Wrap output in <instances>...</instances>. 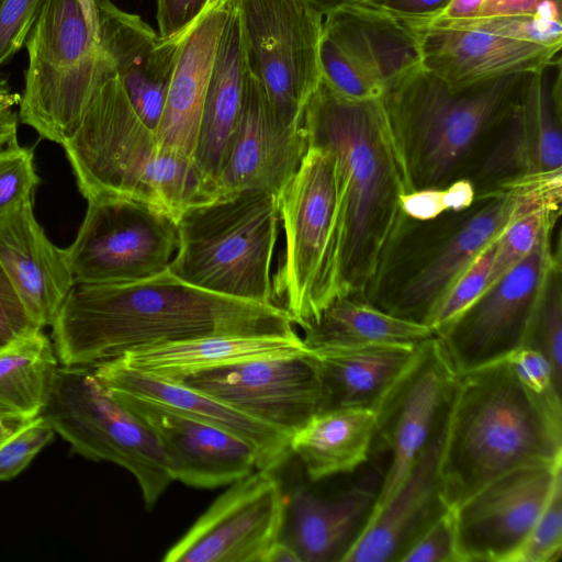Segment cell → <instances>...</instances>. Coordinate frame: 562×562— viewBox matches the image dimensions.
I'll use <instances>...</instances> for the list:
<instances>
[{
  "label": "cell",
  "mask_w": 562,
  "mask_h": 562,
  "mask_svg": "<svg viewBox=\"0 0 562 562\" xmlns=\"http://www.w3.org/2000/svg\"><path fill=\"white\" fill-rule=\"evenodd\" d=\"M52 327L56 356L68 367L193 337L296 333L283 307L199 289L168 268L136 281L76 282Z\"/></svg>",
  "instance_id": "6da1fadb"
},
{
  "label": "cell",
  "mask_w": 562,
  "mask_h": 562,
  "mask_svg": "<svg viewBox=\"0 0 562 562\" xmlns=\"http://www.w3.org/2000/svg\"><path fill=\"white\" fill-rule=\"evenodd\" d=\"M308 144L336 158L344 296L366 300L403 223L407 192L381 98L350 100L322 78L303 116Z\"/></svg>",
  "instance_id": "7a4b0ae2"
},
{
  "label": "cell",
  "mask_w": 562,
  "mask_h": 562,
  "mask_svg": "<svg viewBox=\"0 0 562 562\" xmlns=\"http://www.w3.org/2000/svg\"><path fill=\"white\" fill-rule=\"evenodd\" d=\"M562 461V402L529 391L508 359L458 373L438 463L452 509L517 468Z\"/></svg>",
  "instance_id": "3957f363"
},
{
  "label": "cell",
  "mask_w": 562,
  "mask_h": 562,
  "mask_svg": "<svg viewBox=\"0 0 562 562\" xmlns=\"http://www.w3.org/2000/svg\"><path fill=\"white\" fill-rule=\"evenodd\" d=\"M531 74L453 86L420 64L390 83L381 102L407 192L470 179Z\"/></svg>",
  "instance_id": "277c9868"
},
{
  "label": "cell",
  "mask_w": 562,
  "mask_h": 562,
  "mask_svg": "<svg viewBox=\"0 0 562 562\" xmlns=\"http://www.w3.org/2000/svg\"><path fill=\"white\" fill-rule=\"evenodd\" d=\"M63 147L86 200L134 201L176 223L188 209L216 200L193 160L160 147L116 74L97 90Z\"/></svg>",
  "instance_id": "5b68a950"
},
{
  "label": "cell",
  "mask_w": 562,
  "mask_h": 562,
  "mask_svg": "<svg viewBox=\"0 0 562 562\" xmlns=\"http://www.w3.org/2000/svg\"><path fill=\"white\" fill-rule=\"evenodd\" d=\"M559 202L554 183L531 175L476 195L462 212L415 221L422 244L415 250L392 248L366 300L389 314L428 325L450 286L509 223L540 207L559 209Z\"/></svg>",
  "instance_id": "8992f818"
},
{
  "label": "cell",
  "mask_w": 562,
  "mask_h": 562,
  "mask_svg": "<svg viewBox=\"0 0 562 562\" xmlns=\"http://www.w3.org/2000/svg\"><path fill=\"white\" fill-rule=\"evenodd\" d=\"M277 204L285 245L272 276L273 301L304 328L344 296L340 183L333 151L308 144Z\"/></svg>",
  "instance_id": "52a82bcc"
},
{
  "label": "cell",
  "mask_w": 562,
  "mask_h": 562,
  "mask_svg": "<svg viewBox=\"0 0 562 562\" xmlns=\"http://www.w3.org/2000/svg\"><path fill=\"white\" fill-rule=\"evenodd\" d=\"M168 269L182 281L220 295L276 304L271 266L279 237L277 196L241 191L188 209Z\"/></svg>",
  "instance_id": "ba28073f"
},
{
  "label": "cell",
  "mask_w": 562,
  "mask_h": 562,
  "mask_svg": "<svg viewBox=\"0 0 562 562\" xmlns=\"http://www.w3.org/2000/svg\"><path fill=\"white\" fill-rule=\"evenodd\" d=\"M27 68L19 120L64 145L100 86L115 74L76 0H47L25 43Z\"/></svg>",
  "instance_id": "9c48e42d"
},
{
  "label": "cell",
  "mask_w": 562,
  "mask_h": 562,
  "mask_svg": "<svg viewBox=\"0 0 562 562\" xmlns=\"http://www.w3.org/2000/svg\"><path fill=\"white\" fill-rule=\"evenodd\" d=\"M41 416L78 454L128 471L147 509L175 482L154 432L113 397L91 367H58Z\"/></svg>",
  "instance_id": "30bf717a"
},
{
  "label": "cell",
  "mask_w": 562,
  "mask_h": 562,
  "mask_svg": "<svg viewBox=\"0 0 562 562\" xmlns=\"http://www.w3.org/2000/svg\"><path fill=\"white\" fill-rule=\"evenodd\" d=\"M400 19L417 34L422 66L453 86L537 71L562 47V22L536 16Z\"/></svg>",
  "instance_id": "8fae6325"
},
{
  "label": "cell",
  "mask_w": 562,
  "mask_h": 562,
  "mask_svg": "<svg viewBox=\"0 0 562 562\" xmlns=\"http://www.w3.org/2000/svg\"><path fill=\"white\" fill-rule=\"evenodd\" d=\"M247 65L279 121L303 124L322 81L324 13L310 0H239Z\"/></svg>",
  "instance_id": "7c38bea8"
},
{
  "label": "cell",
  "mask_w": 562,
  "mask_h": 562,
  "mask_svg": "<svg viewBox=\"0 0 562 562\" xmlns=\"http://www.w3.org/2000/svg\"><path fill=\"white\" fill-rule=\"evenodd\" d=\"M553 233L435 330L458 373L506 359L528 345L547 276L561 260L553 250Z\"/></svg>",
  "instance_id": "4fadbf2b"
},
{
  "label": "cell",
  "mask_w": 562,
  "mask_h": 562,
  "mask_svg": "<svg viewBox=\"0 0 562 562\" xmlns=\"http://www.w3.org/2000/svg\"><path fill=\"white\" fill-rule=\"evenodd\" d=\"M74 243L65 249L75 283L145 279L168 268L178 247V226L140 203L88 199Z\"/></svg>",
  "instance_id": "5bb4252c"
},
{
  "label": "cell",
  "mask_w": 562,
  "mask_h": 562,
  "mask_svg": "<svg viewBox=\"0 0 562 562\" xmlns=\"http://www.w3.org/2000/svg\"><path fill=\"white\" fill-rule=\"evenodd\" d=\"M458 378L436 334L418 346L409 366L378 406L376 434L391 454L368 517L393 496L446 420Z\"/></svg>",
  "instance_id": "9a60e30c"
},
{
  "label": "cell",
  "mask_w": 562,
  "mask_h": 562,
  "mask_svg": "<svg viewBox=\"0 0 562 562\" xmlns=\"http://www.w3.org/2000/svg\"><path fill=\"white\" fill-rule=\"evenodd\" d=\"M178 382L290 437L326 409L325 387L308 349L203 370Z\"/></svg>",
  "instance_id": "2e32d148"
},
{
  "label": "cell",
  "mask_w": 562,
  "mask_h": 562,
  "mask_svg": "<svg viewBox=\"0 0 562 562\" xmlns=\"http://www.w3.org/2000/svg\"><path fill=\"white\" fill-rule=\"evenodd\" d=\"M285 493L276 471L231 483L166 552L164 562H262L280 538Z\"/></svg>",
  "instance_id": "e0dca14e"
},
{
  "label": "cell",
  "mask_w": 562,
  "mask_h": 562,
  "mask_svg": "<svg viewBox=\"0 0 562 562\" xmlns=\"http://www.w3.org/2000/svg\"><path fill=\"white\" fill-rule=\"evenodd\" d=\"M562 474V461L512 470L452 508L460 562H512Z\"/></svg>",
  "instance_id": "ac0fdd59"
},
{
  "label": "cell",
  "mask_w": 562,
  "mask_h": 562,
  "mask_svg": "<svg viewBox=\"0 0 562 562\" xmlns=\"http://www.w3.org/2000/svg\"><path fill=\"white\" fill-rule=\"evenodd\" d=\"M561 53L532 72L470 178L476 195L527 175L562 170Z\"/></svg>",
  "instance_id": "d6986e66"
},
{
  "label": "cell",
  "mask_w": 562,
  "mask_h": 562,
  "mask_svg": "<svg viewBox=\"0 0 562 562\" xmlns=\"http://www.w3.org/2000/svg\"><path fill=\"white\" fill-rule=\"evenodd\" d=\"M307 147L303 124L288 126L279 121L247 68L238 122L215 179L216 198L249 190L277 196L297 170Z\"/></svg>",
  "instance_id": "ffe728a7"
},
{
  "label": "cell",
  "mask_w": 562,
  "mask_h": 562,
  "mask_svg": "<svg viewBox=\"0 0 562 562\" xmlns=\"http://www.w3.org/2000/svg\"><path fill=\"white\" fill-rule=\"evenodd\" d=\"M109 392L154 432L171 463L175 481L215 488L258 469L255 448L238 436L171 407Z\"/></svg>",
  "instance_id": "44dd1931"
},
{
  "label": "cell",
  "mask_w": 562,
  "mask_h": 562,
  "mask_svg": "<svg viewBox=\"0 0 562 562\" xmlns=\"http://www.w3.org/2000/svg\"><path fill=\"white\" fill-rule=\"evenodd\" d=\"M100 44L137 115L156 131L183 38L162 40L139 15L94 0Z\"/></svg>",
  "instance_id": "7402d4cb"
},
{
  "label": "cell",
  "mask_w": 562,
  "mask_h": 562,
  "mask_svg": "<svg viewBox=\"0 0 562 562\" xmlns=\"http://www.w3.org/2000/svg\"><path fill=\"white\" fill-rule=\"evenodd\" d=\"M383 477L372 471L352 487L334 496L315 494L299 483L285 494L280 539L301 562L339 561L362 529Z\"/></svg>",
  "instance_id": "603a6c76"
},
{
  "label": "cell",
  "mask_w": 562,
  "mask_h": 562,
  "mask_svg": "<svg viewBox=\"0 0 562 562\" xmlns=\"http://www.w3.org/2000/svg\"><path fill=\"white\" fill-rule=\"evenodd\" d=\"M111 392L138 396L225 429L249 442L258 469L277 471L290 452V436L178 381L160 379L111 359L91 367Z\"/></svg>",
  "instance_id": "cb8c5ba5"
},
{
  "label": "cell",
  "mask_w": 562,
  "mask_h": 562,
  "mask_svg": "<svg viewBox=\"0 0 562 562\" xmlns=\"http://www.w3.org/2000/svg\"><path fill=\"white\" fill-rule=\"evenodd\" d=\"M234 0H211L184 34L155 131L160 147L193 160L221 33Z\"/></svg>",
  "instance_id": "d4e9b609"
},
{
  "label": "cell",
  "mask_w": 562,
  "mask_h": 562,
  "mask_svg": "<svg viewBox=\"0 0 562 562\" xmlns=\"http://www.w3.org/2000/svg\"><path fill=\"white\" fill-rule=\"evenodd\" d=\"M445 423L393 496L367 518L340 562H396L414 539L447 509L438 487Z\"/></svg>",
  "instance_id": "484cf974"
},
{
  "label": "cell",
  "mask_w": 562,
  "mask_h": 562,
  "mask_svg": "<svg viewBox=\"0 0 562 562\" xmlns=\"http://www.w3.org/2000/svg\"><path fill=\"white\" fill-rule=\"evenodd\" d=\"M0 263L35 323L52 326L75 278L65 249L36 221L32 201L0 220Z\"/></svg>",
  "instance_id": "4316f807"
},
{
  "label": "cell",
  "mask_w": 562,
  "mask_h": 562,
  "mask_svg": "<svg viewBox=\"0 0 562 562\" xmlns=\"http://www.w3.org/2000/svg\"><path fill=\"white\" fill-rule=\"evenodd\" d=\"M323 35L380 92L420 65L416 32L373 7L341 2L324 13Z\"/></svg>",
  "instance_id": "83f0119b"
},
{
  "label": "cell",
  "mask_w": 562,
  "mask_h": 562,
  "mask_svg": "<svg viewBox=\"0 0 562 562\" xmlns=\"http://www.w3.org/2000/svg\"><path fill=\"white\" fill-rule=\"evenodd\" d=\"M247 68L239 0H234L213 60L193 156L215 196V179L241 110Z\"/></svg>",
  "instance_id": "f1b7e54d"
},
{
  "label": "cell",
  "mask_w": 562,
  "mask_h": 562,
  "mask_svg": "<svg viewBox=\"0 0 562 562\" xmlns=\"http://www.w3.org/2000/svg\"><path fill=\"white\" fill-rule=\"evenodd\" d=\"M306 349L297 331L210 335L137 347L114 359L140 372L179 381L203 370L252 359L295 355Z\"/></svg>",
  "instance_id": "f546056e"
},
{
  "label": "cell",
  "mask_w": 562,
  "mask_h": 562,
  "mask_svg": "<svg viewBox=\"0 0 562 562\" xmlns=\"http://www.w3.org/2000/svg\"><path fill=\"white\" fill-rule=\"evenodd\" d=\"M418 346L379 344L308 349L325 387L326 409H374L413 361Z\"/></svg>",
  "instance_id": "4dcf8cb0"
},
{
  "label": "cell",
  "mask_w": 562,
  "mask_h": 562,
  "mask_svg": "<svg viewBox=\"0 0 562 562\" xmlns=\"http://www.w3.org/2000/svg\"><path fill=\"white\" fill-rule=\"evenodd\" d=\"M376 423L370 407L318 412L291 436L290 452L312 482L352 473L369 459Z\"/></svg>",
  "instance_id": "1f68e13d"
},
{
  "label": "cell",
  "mask_w": 562,
  "mask_h": 562,
  "mask_svg": "<svg viewBox=\"0 0 562 562\" xmlns=\"http://www.w3.org/2000/svg\"><path fill=\"white\" fill-rule=\"evenodd\" d=\"M302 329L307 349L418 345L435 335L428 325L389 314L356 295L340 296Z\"/></svg>",
  "instance_id": "d6a6232c"
},
{
  "label": "cell",
  "mask_w": 562,
  "mask_h": 562,
  "mask_svg": "<svg viewBox=\"0 0 562 562\" xmlns=\"http://www.w3.org/2000/svg\"><path fill=\"white\" fill-rule=\"evenodd\" d=\"M58 358L43 330L0 349V415L29 422L41 415Z\"/></svg>",
  "instance_id": "836d02e7"
},
{
  "label": "cell",
  "mask_w": 562,
  "mask_h": 562,
  "mask_svg": "<svg viewBox=\"0 0 562 562\" xmlns=\"http://www.w3.org/2000/svg\"><path fill=\"white\" fill-rule=\"evenodd\" d=\"M560 213L561 209L540 207L522 214L502 231L495 240V251L485 290L554 232Z\"/></svg>",
  "instance_id": "e575fe53"
},
{
  "label": "cell",
  "mask_w": 562,
  "mask_h": 562,
  "mask_svg": "<svg viewBox=\"0 0 562 562\" xmlns=\"http://www.w3.org/2000/svg\"><path fill=\"white\" fill-rule=\"evenodd\" d=\"M527 346L539 349L549 359L558 382L562 384L561 260L547 276Z\"/></svg>",
  "instance_id": "d590c367"
},
{
  "label": "cell",
  "mask_w": 562,
  "mask_h": 562,
  "mask_svg": "<svg viewBox=\"0 0 562 562\" xmlns=\"http://www.w3.org/2000/svg\"><path fill=\"white\" fill-rule=\"evenodd\" d=\"M40 183L32 148L18 142L0 148V220L32 201Z\"/></svg>",
  "instance_id": "8d00e7d4"
},
{
  "label": "cell",
  "mask_w": 562,
  "mask_h": 562,
  "mask_svg": "<svg viewBox=\"0 0 562 562\" xmlns=\"http://www.w3.org/2000/svg\"><path fill=\"white\" fill-rule=\"evenodd\" d=\"M562 553V474L527 540L512 562H557Z\"/></svg>",
  "instance_id": "74e56055"
},
{
  "label": "cell",
  "mask_w": 562,
  "mask_h": 562,
  "mask_svg": "<svg viewBox=\"0 0 562 562\" xmlns=\"http://www.w3.org/2000/svg\"><path fill=\"white\" fill-rule=\"evenodd\" d=\"M495 240L471 262L437 304L428 321V326L434 330L462 313L484 292L495 251Z\"/></svg>",
  "instance_id": "f35d334b"
},
{
  "label": "cell",
  "mask_w": 562,
  "mask_h": 562,
  "mask_svg": "<svg viewBox=\"0 0 562 562\" xmlns=\"http://www.w3.org/2000/svg\"><path fill=\"white\" fill-rule=\"evenodd\" d=\"M396 562H460L453 509L432 520Z\"/></svg>",
  "instance_id": "ab89813d"
},
{
  "label": "cell",
  "mask_w": 562,
  "mask_h": 562,
  "mask_svg": "<svg viewBox=\"0 0 562 562\" xmlns=\"http://www.w3.org/2000/svg\"><path fill=\"white\" fill-rule=\"evenodd\" d=\"M55 434L52 426L40 415L0 445V482L20 474L53 440Z\"/></svg>",
  "instance_id": "60d3db41"
},
{
  "label": "cell",
  "mask_w": 562,
  "mask_h": 562,
  "mask_svg": "<svg viewBox=\"0 0 562 562\" xmlns=\"http://www.w3.org/2000/svg\"><path fill=\"white\" fill-rule=\"evenodd\" d=\"M47 0L0 1V67L25 45Z\"/></svg>",
  "instance_id": "b9f144b4"
},
{
  "label": "cell",
  "mask_w": 562,
  "mask_h": 562,
  "mask_svg": "<svg viewBox=\"0 0 562 562\" xmlns=\"http://www.w3.org/2000/svg\"><path fill=\"white\" fill-rule=\"evenodd\" d=\"M518 380L535 394L562 402V384L558 382L549 359L537 348L525 346L507 357Z\"/></svg>",
  "instance_id": "7bdbcfd3"
},
{
  "label": "cell",
  "mask_w": 562,
  "mask_h": 562,
  "mask_svg": "<svg viewBox=\"0 0 562 562\" xmlns=\"http://www.w3.org/2000/svg\"><path fill=\"white\" fill-rule=\"evenodd\" d=\"M41 330L0 263V349Z\"/></svg>",
  "instance_id": "ee69618b"
},
{
  "label": "cell",
  "mask_w": 562,
  "mask_h": 562,
  "mask_svg": "<svg viewBox=\"0 0 562 562\" xmlns=\"http://www.w3.org/2000/svg\"><path fill=\"white\" fill-rule=\"evenodd\" d=\"M211 0H156L158 35L162 40L184 36Z\"/></svg>",
  "instance_id": "f6af8a7d"
},
{
  "label": "cell",
  "mask_w": 562,
  "mask_h": 562,
  "mask_svg": "<svg viewBox=\"0 0 562 562\" xmlns=\"http://www.w3.org/2000/svg\"><path fill=\"white\" fill-rule=\"evenodd\" d=\"M536 16L562 22V0H485L479 16Z\"/></svg>",
  "instance_id": "bcb514c9"
},
{
  "label": "cell",
  "mask_w": 562,
  "mask_h": 562,
  "mask_svg": "<svg viewBox=\"0 0 562 562\" xmlns=\"http://www.w3.org/2000/svg\"><path fill=\"white\" fill-rule=\"evenodd\" d=\"M403 214L414 221H430L446 212L442 188L419 189L401 196Z\"/></svg>",
  "instance_id": "7dc6e473"
},
{
  "label": "cell",
  "mask_w": 562,
  "mask_h": 562,
  "mask_svg": "<svg viewBox=\"0 0 562 562\" xmlns=\"http://www.w3.org/2000/svg\"><path fill=\"white\" fill-rule=\"evenodd\" d=\"M20 102L21 94L11 89L4 77H0V148L18 142L19 114L14 108Z\"/></svg>",
  "instance_id": "c3c4849f"
},
{
  "label": "cell",
  "mask_w": 562,
  "mask_h": 562,
  "mask_svg": "<svg viewBox=\"0 0 562 562\" xmlns=\"http://www.w3.org/2000/svg\"><path fill=\"white\" fill-rule=\"evenodd\" d=\"M449 1L450 0H382L369 7L376 8L398 18H429L438 14Z\"/></svg>",
  "instance_id": "681fc988"
},
{
  "label": "cell",
  "mask_w": 562,
  "mask_h": 562,
  "mask_svg": "<svg viewBox=\"0 0 562 562\" xmlns=\"http://www.w3.org/2000/svg\"><path fill=\"white\" fill-rule=\"evenodd\" d=\"M446 212H462L475 201L476 192L469 178L458 179L442 188Z\"/></svg>",
  "instance_id": "f907efd6"
},
{
  "label": "cell",
  "mask_w": 562,
  "mask_h": 562,
  "mask_svg": "<svg viewBox=\"0 0 562 562\" xmlns=\"http://www.w3.org/2000/svg\"><path fill=\"white\" fill-rule=\"evenodd\" d=\"M485 0H450L447 5L434 16L440 19L476 18Z\"/></svg>",
  "instance_id": "816d5d0a"
},
{
  "label": "cell",
  "mask_w": 562,
  "mask_h": 562,
  "mask_svg": "<svg viewBox=\"0 0 562 562\" xmlns=\"http://www.w3.org/2000/svg\"><path fill=\"white\" fill-rule=\"evenodd\" d=\"M262 562H301L293 548L282 539L274 541L266 552Z\"/></svg>",
  "instance_id": "f5cc1de1"
},
{
  "label": "cell",
  "mask_w": 562,
  "mask_h": 562,
  "mask_svg": "<svg viewBox=\"0 0 562 562\" xmlns=\"http://www.w3.org/2000/svg\"><path fill=\"white\" fill-rule=\"evenodd\" d=\"M79 4L82 15L87 22V25L93 35L100 42L99 38V25H98V12L94 0H76Z\"/></svg>",
  "instance_id": "db71d44e"
},
{
  "label": "cell",
  "mask_w": 562,
  "mask_h": 562,
  "mask_svg": "<svg viewBox=\"0 0 562 562\" xmlns=\"http://www.w3.org/2000/svg\"><path fill=\"white\" fill-rule=\"evenodd\" d=\"M27 422L14 420L0 415V445L13 436Z\"/></svg>",
  "instance_id": "11a10c76"
},
{
  "label": "cell",
  "mask_w": 562,
  "mask_h": 562,
  "mask_svg": "<svg viewBox=\"0 0 562 562\" xmlns=\"http://www.w3.org/2000/svg\"><path fill=\"white\" fill-rule=\"evenodd\" d=\"M310 1H312L316 7H318L323 11V13H325L328 10H330L331 8L344 2L345 0H310Z\"/></svg>",
  "instance_id": "9f6ffc18"
},
{
  "label": "cell",
  "mask_w": 562,
  "mask_h": 562,
  "mask_svg": "<svg viewBox=\"0 0 562 562\" xmlns=\"http://www.w3.org/2000/svg\"><path fill=\"white\" fill-rule=\"evenodd\" d=\"M345 1L353 2V3H358V4H364V5H374L382 0H345Z\"/></svg>",
  "instance_id": "6f0895ef"
},
{
  "label": "cell",
  "mask_w": 562,
  "mask_h": 562,
  "mask_svg": "<svg viewBox=\"0 0 562 562\" xmlns=\"http://www.w3.org/2000/svg\"><path fill=\"white\" fill-rule=\"evenodd\" d=\"M1 1V0H0Z\"/></svg>",
  "instance_id": "680465c9"
}]
</instances>
